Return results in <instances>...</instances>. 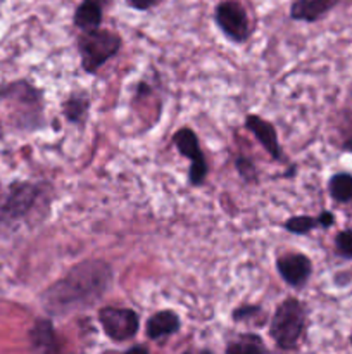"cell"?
I'll return each instance as SVG.
<instances>
[{
    "mask_svg": "<svg viewBox=\"0 0 352 354\" xmlns=\"http://www.w3.org/2000/svg\"><path fill=\"white\" fill-rule=\"evenodd\" d=\"M47 128L43 90L26 78L0 85V135L23 137Z\"/></svg>",
    "mask_w": 352,
    "mask_h": 354,
    "instance_id": "2",
    "label": "cell"
},
{
    "mask_svg": "<svg viewBox=\"0 0 352 354\" xmlns=\"http://www.w3.org/2000/svg\"><path fill=\"white\" fill-rule=\"evenodd\" d=\"M90 107H92V97L86 90H72L62 102V116L66 123L72 127L85 128L90 116Z\"/></svg>",
    "mask_w": 352,
    "mask_h": 354,
    "instance_id": "12",
    "label": "cell"
},
{
    "mask_svg": "<svg viewBox=\"0 0 352 354\" xmlns=\"http://www.w3.org/2000/svg\"><path fill=\"white\" fill-rule=\"evenodd\" d=\"M280 279L293 290H302L313 277V261L304 252L280 254L275 261Z\"/></svg>",
    "mask_w": 352,
    "mask_h": 354,
    "instance_id": "9",
    "label": "cell"
},
{
    "mask_svg": "<svg viewBox=\"0 0 352 354\" xmlns=\"http://www.w3.org/2000/svg\"><path fill=\"white\" fill-rule=\"evenodd\" d=\"M81 68L86 75H97L110 59L116 57L123 47L119 33L104 28L83 30L76 37Z\"/></svg>",
    "mask_w": 352,
    "mask_h": 354,
    "instance_id": "5",
    "label": "cell"
},
{
    "mask_svg": "<svg viewBox=\"0 0 352 354\" xmlns=\"http://www.w3.org/2000/svg\"><path fill=\"white\" fill-rule=\"evenodd\" d=\"M162 2H164V0H126L128 6L133 10H138V12H147V10L161 6Z\"/></svg>",
    "mask_w": 352,
    "mask_h": 354,
    "instance_id": "22",
    "label": "cell"
},
{
    "mask_svg": "<svg viewBox=\"0 0 352 354\" xmlns=\"http://www.w3.org/2000/svg\"><path fill=\"white\" fill-rule=\"evenodd\" d=\"M102 332L114 344L131 342L140 332V315L131 308L104 306L97 313Z\"/></svg>",
    "mask_w": 352,
    "mask_h": 354,
    "instance_id": "6",
    "label": "cell"
},
{
    "mask_svg": "<svg viewBox=\"0 0 352 354\" xmlns=\"http://www.w3.org/2000/svg\"><path fill=\"white\" fill-rule=\"evenodd\" d=\"M245 128L254 135L255 140L261 144V147L268 152L273 161L286 162V156L283 152L282 144H280L278 131L271 121L259 116V114H247L245 116Z\"/></svg>",
    "mask_w": 352,
    "mask_h": 354,
    "instance_id": "10",
    "label": "cell"
},
{
    "mask_svg": "<svg viewBox=\"0 0 352 354\" xmlns=\"http://www.w3.org/2000/svg\"><path fill=\"white\" fill-rule=\"evenodd\" d=\"M104 3L106 0H81L72 16L75 26L79 31L100 28L104 19Z\"/></svg>",
    "mask_w": 352,
    "mask_h": 354,
    "instance_id": "16",
    "label": "cell"
},
{
    "mask_svg": "<svg viewBox=\"0 0 352 354\" xmlns=\"http://www.w3.org/2000/svg\"><path fill=\"white\" fill-rule=\"evenodd\" d=\"M52 190L48 182L14 180L0 199V234L45 220L50 213Z\"/></svg>",
    "mask_w": 352,
    "mask_h": 354,
    "instance_id": "3",
    "label": "cell"
},
{
    "mask_svg": "<svg viewBox=\"0 0 352 354\" xmlns=\"http://www.w3.org/2000/svg\"><path fill=\"white\" fill-rule=\"evenodd\" d=\"M214 23L231 44H245L252 35V24L247 10L235 0H223L217 3L214 9Z\"/></svg>",
    "mask_w": 352,
    "mask_h": 354,
    "instance_id": "7",
    "label": "cell"
},
{
    "mask_svg": "<svg viewBox=\"0 0 352 354\" xmlns=\"http://www.w3.org/2000/svg\"><path fill=\"white\" fill-rule=\"evenodd\" d=\"M182 330V318L173 310H159L145 324V335L152 342H164Z\"/></svg>",
    "mask_w": 352,
    "mask_h": 354,
    "instance_id": "11",
    "label": "cell"
},
{
    "mask_svg": "<svg viewBox=\"0 0 352 354\" xmlns=\"http://www.w3.org/2000/svg\"><path fill=\"white\" fill-rule=\"evenodd\" d=\"M235 168H237V171L240 173V176L245 182H255L257 180V169H255L254 162L251 159H245L240 156L235 161Z\"/></svg>",
    "mask_w": 352,
    "mask_h": 354,
    "instance_id": "21",
    "label": "cell"
},
{
    "mask_svg": "<svg viewBox=\"0 0 352 354\" xmlns=\"http://www.w3.org/2000/svg\"><path fill=\"white\" fill-rule=\"evenodd\" d=\"M335 251L340 258L352 259V228H345L335 235Z\"/></svg>",
    "mask_w": 352,
    "mask_h": 354,
    "instance_id": "20",
    "label": "cell"
},
{
    "mask_svg": "<svg viewBox=\"0 0 352 354\" xmlns=\"http://www.w3.org/2000/svg\"><path fill=\"white\" fill-rule=\"evenodd\" d=\"M231 320L235 324H245L261 328L268 322V313L261 304H242L231 311Z\"/></svg>",
    "mask_w": 352,
    "mask_h": 354,
    "instance_id": "18",
    "label": "cell"
},
{
    "mask_svg": "<svg viewBox=\"0 0 352 354\" xmlns=\"http://www.w3.org/2000/svg\"><path fill=\"white\" fill-rule=\"evenodd\" d=\"M307 330V308L297 297H285L269 320V337L280 351L299 349Z\"/></svg>",
    "mask_w": 352,
    "mask_h": 354,
    "instance_id": "4",
    "label": "cell"
},
{
    "mask_svg": "<svg viewBox=\"0 0 352 354\" xmlns=\"http://www.w3.org/2000/svg\"><path fill=\"white\" fill-rule=\"evenodd\" d=\"M173 144H175V149L179 152V156H183V158L190 161L188 185H204L207 180V175H209V162H207L206 154L200 149V142L195 131L190 127L179 128L173 135Z\"/></svg>",
    "mask_w": 352,
    "mask_h": 354,
    "instance_id": "8",
    "label": "cell"
},
{
    "mask_svg": "<svg viewBox=\"0 0 352 354\" xmlns=\"http://www.w3.org/2000/svg\"><path fill=\"white\" fill-rule=\"evenodd\" d=\"M226 353H268V346L262 341L261 335L251 334V332H245V334H238L233 341H230L224 348Z\"/></svg>",
    "mask_w": 352,
    "mask_h": 354,
    "instance_id": "19",
    "label": "cell"
},
{
    "mask_svg": "<svg viewBox=\"0 0 352 354\" xmlns=\"http://www.w3.org/2000/svg\"><path fill=\"white\" fill-rule=\"evenodd\" d=\"M342 0H295L290 6V17L302 23H316L335 9Z\"/></svg>",
    "mask_w": 352,
    "mask_h": 354,
    "instance_id": "14",
    "label": "cell"
},
{
    "mask_svg": "<svg viewBox=\"0 0 352 354\" xmlns=\"http://www.w3.org/2000/svg\"><path fill=\"white\" fill-rule=\"evenodd\" d=\"M28 339H30L31 348L38 353L61 351V346H59V339L57 335H55L52 317L37 318V320L33 322V325H31L30 332H28Z\"/></svg>",
    "mask_w": 352,
    "mask_h": 354,
    "instance_id": "13",
    "label": "cell"
},
{
    "mask_svg": "<svg viewBox=\"0 0 352 354\" xmlns=\"http://www.w3.org/2000/svg\"><path fill=\"white\" fill-rule=\"evenodd\" d=\"M128 353H148L147 346H131V348L126 349Z\"/></svg>",
    "mask_w": 352,
    "mask_h": 354,
    "instance_id": "24",
    "label": "cell"
},
{
    "mask_svg": "<svg viewBox=\"0 0 352 354\" xmlns=\"http://www.w3.org/2000/svg\"><path fill=\"white\" fill-rule=\"evenodd\" d=\"M328 194L338 204L352 203V173L338 171L326 183Z\"/></svg>",
    "mask_w": 352,
    "mask_h": 354,
    "instance_id": "17",
    "label": "cell"
},
{
    "mask_svg": "<svg viewBox=\"0 0 352 354\" xmlns=\"http://www.w3.org/2000/svg\"><path fill=\"white\" fill-rule=\"evenodd\" d=\"M349 341H351V346H352V334H351V337H349Z\"/></svg>",
    "mask_w": 352,
    "mask_h": 354,
    "instance_id": "25",
    "label": "cell"
},
{
    "mask_svg": "<svg viewBox=\"0 0 352 354\" xmlns=\"http://www.w3.org/2000/svg\"><path fill=\"white\" fill-rule=\"evenodd\" d=\"M114 270L106 259H83L40 294V304L52 318H64L95 306L110 290Z\"/></svg>",
    "mask_w": 352,
    "mask_h": 354,
    "instance_id": "1",
    "label": "cell"
},
{
    "mask_svg": "<svg viewBox=\"0 0 352 354\" xmlns=\"http://www.w3.org/2000/svg\"><path fill=\"white\" fill-rule=\"evenodd\" d=\"M335 225V214L331 211H321L317 216H309V214H300V216H292L283 221L282 228L292 235H309L316 228H331Z\"/></svg>",
    "mask_w": 352,
    "mask_h": 354,
    "instance_id": "15",
    "label": "cell"
},
{
    "mask_svg": "<svg viewBox=\"0 0 352 354\" xmlns=\"http://www.w3.org/2000/svg\"><path fill=\"white\" fill-rule=\"evenodd\" d=\"M342 151H345V152H352V133L349 135V137L345 138L344 142H342Z\"/></svg>",
    "mask_w": 352,
    "mask_h": 354,
    "instance_id": "23",
    "label": "cell"
}]
</instances>
